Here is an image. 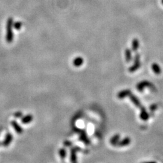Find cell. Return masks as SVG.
Returning a JSON list of instances; mask_svg holds the SVG:
<instances>
[{
    "label": "cell",
    "mask_w": 163,
    "mask_h": 163,
    "mask_svg": "<svg viewBox=\"0 0 163 163\" xmlns=\"http://www.w3.org/2000/svg\"><path fill=\"white\" fill-rule=\"evenodd\" d=\"M13 19L12 18H9L7 23V35L6 40L8 42H11L13 40V32H12Z\"/></svg>",
    "instance_id": "1"
},
{
    "label": "cell",
    "mask_w": 163,
    "mask_h": 163,
    "mask_svg": "<svg viewBox=\"0 0 163 163\" xmlns=\"http://www.w3.org/2000/svg\"><path fill=\"white\" fill-rule=\"evenodd\" d=\"M140 56L138 53H137L135 56V59H134V65H132V67H131L129 69V71L130 73H134L141 66V63H140Z\"/></svg>",
    "instance_id": "2"
},
{
    "label": "cell",
    "mask_w": 163,
    "mask_h": 163,
    "mask_svg": "<svg viewBox=\"0 0 163 163\" xmlns=\"http://www.w3.org/2000/svg\"><path fill=\"white\" fill-rule=\"evenodd\" d=\"M144 87H149V88H150L152 89H155L154 88V85H152V83L149 82L147 80H143L142 82H141L139 83L137 85V88L138 89V90L139 91H140V92H142Z\"/></svg>",
    "instance_id": "3"
},
{
    "label": "cell",
    "mask_w": 163,
    "mask_h": 163,
    "mask_svg": "<svg viewBox=\"0 0 163 163\" xmlns=\"http://www.w3.org/2000/svg\"><path fill=\"white\" fill-rule=\"evenodd\" d=\"M81 149L79 147H74L71 149V161L73 162H76V154L77 151H80Z\"/></svg>",
    "instance_id": "4"
},
{
    "label": "cell",
    "mask_w": 163,
    "mask_h": 163,
    "mask_svg": "<svg viewBox=\"0 0 163 163\" xmlns=\"http://www.w3.org/2000/svg\"><path fill=\"white\" fill-rule=\"evenodd\" d=\"M129 97H130L131 100L132 101V102L134 103V105L138 108H141L142 107V103L140 102V100H138V99L137 98L136 96H135L134 95H133L131 94L130 95H129Z\"/></svg>",
    "instance_id": "5"
},
{
    "label": "cell",
    "mask_w": 163,
    "mask_h": 163,
    "mask_svg": "<svg viewBox=\"0 0 163 163\" xmlns=\"http://www.w3.org/2000/svg\"><path fill=\"white\" fill-rule=\"evenodd\" d=\"M141 113H140V118L143 120L146 121L149 118V115L146 111V109L144 107H141Z\"/></svg>",
    "instance_id": "6"
},
{
    "label": "cell",
    "mask_w": 163,
    "mask_h": 163,
    "mask_svg": "<svg viewBox=\"0 0 163 163\" xmlns=\"http://www.w3.org/2000/svg\"><path fill=\"white\" fill-rule=\"evenodd\" d=\"M131 94H132V93H131V91L129 89H126V90H123L122 91H120V93H118L117 97H118V99H121L124 98L126 97L129 96Z\"/></svg>",
    "instance_id": "7"
},
{
    "label": "cell",
    "mask_w": 163,
    "mask_h": 163,
    "mask_svg": "<svg viewBox=\"0 0 163 163\" xmlns=\"http://www.w3.org/2000/svg\"><path fill=\"white\" fill-rule=\"evenodd\" d=\"M131 139L129 138V137H126V138L123 139L122 140H121L120 142H119L117 146H118L119 147H123V146H128V145L129 144V143H131Z\"/></svg>",
    "instance_id": "8"
},
{
    "label": "cell",
    "mask_w": 163,
    "mask_h": 163,
    "mask_svg": "<svg viewBox=\"0 0 163 163\" xmlns=\"http://www.w3.org/2000/svg\"><path fill=\"white\" fill-rule=\"evenodd\" d=\"M120 136L119 134H116L114 136H113L112 138H111L110 143L112 146H117L119 142V140H120Z\"/></svg>",
    "instance_id": "9"
},
{
    "label": "cell",
    "mask_w": 163,
    "mask_h": 163,
    "mask_svg": "<svg viewBox=\"0 0 163 163\" xmlns=\"http://www.w3.org/2000/svg\"><path fill=\"white\" fill-rule=\"evenodd\" d=\"M152 68L153 71L156 74H160L161 73V69L160 67L156 63H153L152 65Z\"/></svg>",
    "instance_id": "10"
},
{
    "label": "cell",
    "mask_w": 163,
    "mask_h": 163,
    "mask_svg": "<svg viewBox=\"0 0 163 163\" xmlns=\"http://www.w3.org/2000/svg\"><path fill=\"white\" fill-rule=\"evenodd\" d=\"M83 63V59L81 57H77L75 58L74 61H73V64H74V66L79 67L81 66Z\"/></svg>",
    "instance_id": "11"
},
{
    "label": "cell",
    "mask_w": 163,
    "mask_h": 163,
    "mask_svg": "<svg viewBox=\"0 0 163 163\" xmlns=\"http://www.w3.org/2000/svg\"><path fill=\"white\" fill-rule=\"evenodd\" d=\"M125 56H126V60L127 62H129L131 60H132V51L130 49H126L125 50Z\"/></svg>",
    "instance_id": "12"
},
{
    "label": "cell",
    "mask_w": 163,
    "mask_h": 163,
    "mask_svg": "<svg viewBox=\"0 0 163 163\" xmlns=\"http://www.w3.org/2000/svg\"><path fill=\"white\" fill-rule=\"evenodd\" d=\"M139 47V41L137 39H134L132 41V50L137 51Z\"/></svg>",
    "instance_id": "13"
},
{
    "label": "cell",
    "mask_w": 163,
    "mask_h": 163,
    "mask_svg": "<svg viewBox=\"0 0 163 163\" xmlns=\"http://www.w3.org/2000/svg\"><path fill=\"white\" fill-rule=\"evenodd\" d=\"M32 119H33V117L30 116V115H29V116H25V117H24V118L22 119V122H23V123H25V124H27V123L31 122V120H32Z\"/></svg>",
    "instance_id": "14"
},
{
    "label": "cell",
    "mask_w": 163,
    "mask_h": 163,
    "mask_svg": "<svg viewBox=\"0 0 163 163\" xmlns=\"http://www.w3.org/2000/svg\"><path fill=\"white\" fill-rule=\"evenodd\" d=\"M12 125H13V126L14 127V128H15V130L17 131V132L21 133L22 132L21 128L15 122H12Z\"/></svg>",
    "instance_id": "15"
},
{
    "label": "cell",
    "mask_w": 163,
    "mask_h": 163,
    "mask_svg": "<svg viewBox=\"0 0 163 163\" xmlns=\"http://www.w3.org/2000/svg\"><path fill=\"white\" fill-rule=\"evenodd\" d=\"M12 140V137L10 134H9L6 137V139L4 142V146H7V145L10 143Z\"/></svg>",
    "instance_id": "16"
},
{
    "label": "cell",
    "mask_w": 163,
    "mask_h": 163,
    "mask_svg": "<svg viewBox=\"0 0 163 163\" xmlns=\"http://www.w3.org/2000/svg\"><path fill=\"white\" fill-rule=\"evenodd\" d=\"M59 155H60L62 159L63 160V159L65 158V157L66 156V150H65L64 149H61L59 150Z\"/></svg>",
    "instance_id": "17"
},
{
    "label": "cell",
    "mask_w": 163,
    "mask_h": 163,
    "mask_svg": "<svg viewBox=\"0 0 163 163\" xmlns=\"http://www.w3.org/2000/svg\"><path fill=\"white\" fill-rule=\"evenodd\" d=\"M22 27V23L21 22H17L14 24V27L17 30H20Z\"/></svg>",
    "instance_id": "18"
},
{
    "label": "cell",
    "mask_w": 163,
    "mask_h": 163,
    "mask_svg": "<svg viewBox=\"0 0 163 163\" xmlns=\"http://www.w3.org/2000/svg\"><path fill=\"white\" fill-rule=\"evenodd\" d=\"M158 108V105L157 104H152L151 106L149 107V109L150 111H155V110H156V109Z\"/></svg>",
    "instance_id": "19"
},
{
    "label": "cell",
    "mask_w": 163,
    "mask_h": 163,
    "mask_svg": "<svg viewBox=\"0 0 163 163\" xmlns=\"http://www.w3.org/2000/svg\"><path fill=\"white\" fill-rule=\"evenodd\" d=\"M64 144H65V146H69L71 145V143L69 142H68V141H67V142H64Z\"/></svg>",
    "instance_id": "20"
},
{
    "label": "cell",
    "mask_w": 163,
    "mask_h": 163,
    "mask_svg": "<svg viewBox=\"0 0 163 163\" xmlns=\"http://www.w3.org/2000/svg\"><path fill=\"white\" fill-rule=\"evenodd\" d=\"M162 4H163V0H162Z\"/></svg>",
    "instance_id": "21"
}]
</instances>
